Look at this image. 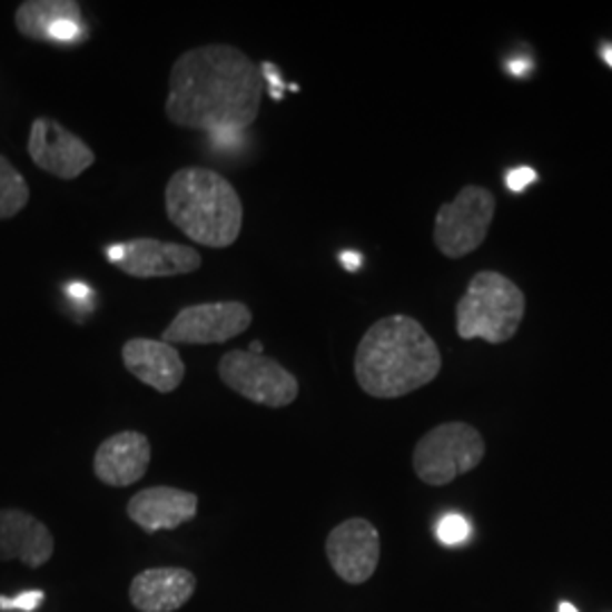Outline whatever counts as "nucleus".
Listing matches in <instances>:
<instances>
[{
	"label": "nucleus",
	"mask_w": 612,
	"mask_h": 612,
	"mask_svg": "<svg viewBox=\"0 0 612 612\" xmlns=\"http://www.w3.org/2000/svg\"><path fill=\"white\" fill-rule=\"evenodd\" d=\"M264 82L261 69L236 46L191 48L170 69L166 116L184 130L236 137L259 118Z\"/></svg>",
	"instance_id": "obj_1"
},
{
	"label": "nucleus",
	"mask_w": 612,
	"mask_h": 612,
	"mask_svg": "<svg viewBox=\"0 0 612 612\" xmlns=\"http://www.w3.org/2000/svg\"><path fill=\"white\" fill-rule=\"evenodd\" d=\"M443 371V354L426 329L408 316H386L367 329L354 354L361 391L397 399L432 384Z\"/></svg>",
	"instance_id": "obj_2"
},
{
	"label": "nucleus",
	"mask_w": 612,
	"mask_h": 612,
	"mask_svg": "<svg viewBox=\"0 0 612 612\" xmlns=\"http://www.w3.org/2000/svg\"><path fill=\"white\" fill-rule=\"evenodd\" d=\"M166 214L184 236L216 250L234 245L243 227L238 191L227 177L203 166L172 172L166 184Z\"/></svg>",
	"instance_id": "obj_3"
},
{
	"label": "nucleus",
	"mask_w": 612,
	"mask_h": 612,
	"mask_svg": "<svg viewBox=\"0 0 612 612\" xmlns=\"http://www.w3.org/2000/svg\"><path fill=\"white\" fill-rule=\"evenodd\" d=\"M524 312L526 299L515 282L495 270H481L456 304V332L463 340L502 345L517 334Z\"/></svg>",
	"instance_id": "obj_4"
},
{
	"label": "nucleus",
	"mask_w": 612,
	"mask_h": 612,
	"mask_svg": "<svg viewBox=\"0 0 612 612\" xmlns=\"http://www.w3.org/2000/svg\"><path fill=\"white\" fill-rule=\"evenodd\" d=\"M485 456V443L467 422H445L426 432L413 450V470L426 485H447L476 470Z\"/></svg>",
	"instance_id": "obj_5"
},
{
	"label": "nucleus",
	"mask_w": 612,
	"mask_h": 612,
	"mask_svg": "<svg viewBox=\"0 0 612 612\" xmlns=\"http://www.w3.org/2000/svg\"><path fill=\"white\" fill-rule=\"evenodd\" d=\"M220 382L236 395L266 408L290 406L299 395L293 373L266 354L231 349L218 363Z\"/></svg>",
	"instance_id": "obj_6"
},
{
	"label": "nucleus",
	"mask_w": 612,
	"mask_h": 612,
	"mask_svg": "<svg viewBox=\"0 0 612 612\" xmlns=\"http://www.w3.org/2000/svg\"><path fill=\"white\" fill-rule=\"evenodd\" d=\"M497 200L483 187L467 184L454 203H445L436 214L434 243L447 259L472 255L485 240L490 223L495 218Z\"/></svg>",
	"instance_id": "obj_7"
},
{
	"label": "nucleus",
	"mask_w": 612,
	"mask_h": 612,
	"mask_svg": "<svg viewBox=\"0 0 612 612\" xmlns=\"http://www.w3.org/2000/svg\"><path fill=\"white\" fill-rule=\"evenodd\" d=\"M253 325V312L238 299L191 304L164 329L161 340L170 345H218L245 334Z\"/></svg>",
	"instance_id": "obj_8"
},
{
	"label": "nucleus",
	"mask_w": 612,
	"mask_h": 612,
	"mask_svg": "<svg viewBox=\"0 0 612 612\" xmlns=\"http://www.w3.org/2000/svg\"><path fill=\"white\" fill-rule=\"evenodd\" d=\"M111 266L137 279L177 277L200 270L203 257L191 245L168 243L159 238H135L113 243L107 248Z\"/></svg>",
	"instance_id": "obj_9"
},
{
	"label": "nucleus",
	"mask_w": 612,
	"mask_h": 612,
	"mask_svg": "<svg viewBox=\"0 0 612 612\" xmlns=\"http://www.w3.org/2000/svg\"><path fill=\"white\" fill-rule=\"evenodd\" d=\"M325 554L338 579L349 585H361L377 572L382 556L379 531L371 520L349 517L332 529Z\"/></svg>",
	"instance_id": "obj_10"
},
{
	"label": "nucleus",
	"mask_w": 612,
	"mask_h": 612,
	"mask_svg": "<svg viewBox=\"0 0 612 612\" xmlns=\"http://www.w3.org/2000/svg\"><path fill=\"white\" fill-rule=\"evenodd\" d=\"M28 155L37 168L59 179H76L96 164V152L61 122L48 116L32 120Z\"/></svg>",
	"instance_id": "obj_11"
},
{
	"label": "nucleus",
	"mask_w": 612,
	"mask_h": 612,
	"mask_svg": "<svg viewBox=\"0 0 612 612\" xmlns=\"http://www.w3.org/2000/svg\"><path fill=\"white\" fill-rule=\"evenodd\" d=\"M152 447L141 432H120L102 441L93 456V474L109 487H128L150 467Z\"/></svg>",
	"instance_id": "obj_12"
},
{
	"label": "nucleus",
	"mask_w": 612,
	"mask_h": 612,
	"mask_svg": "<svg viewBox=\"0 0 612 612\" xmlns=\"http://www.w3.org/2000/svg\"><path fill=\"white\" fill-rule=\"evenodd\" d=\"M55 554L50 529L21 509H0V561H21L30 570L43 567Z\"/></svg>",
	"instance_id": "obj_13"
},
{
	"label": "nucleus",
	"mask_w": 612,
	"mask_h": 612,
	"mask_svg": "<svg viewBox=\"0 0 612 612\" xmlns=\"http://www.w3.org/2000/svg\"><path fill=\"white\" fill-rule=\"evenodd\" d=\"M120 354L132 377L164 395L177 391L187 375V365L175 345L161 338H130Z\"/></svg>",
	"instance_id": "obj_14"
},
{
	"label": "nucleus",
	"mask_w": 612,
	"mask_h": 612,
	"mask_svg": "<svg viewBox=\"0 0 612 612\" xmlns=\"http://www.w3.org/2000/svg\"><path fill=\"white\" fill-rule=\"evenodd\" d=\"M198 495L172 485H152L128 502V517L146 533L175 531L198 515Z\"/></svg>",
	"instance_id": "obj_15"
},
{
	"label": "nucleus",
	"mask_w": 612,
	"mask_h": 612,
	"mask_svg": "<svg viewBox=\"0 0 612 612\" xmlns=\"http://www.w3.org/2000/svg\"><path fill=\"white\" fill-rule=\"evenodd\" d=\"M198 579L184 567H150L130 583V603L139 612H175L196 594Z\"/></svg>",
	"instance_id": "obj_16"
},
{
	"label": "nucleus",
	"mask_w": 612,
	"mask_h": 612,
	"mask_svg": "<svg viewBox=\"0 0 612 612\" xmlns=\"http://www.w3.org/2000/svg\"><path fill=\"white\" fill-rule=\"evenodd\" d=\"M82 19V8L76 0H26L14 14L17 30L30 39L48 43L50 32L61 21Z\"/></svg>",
	"instance_id": "obj_17"
},
{
	"label": "nucleus",
	"mask_w": 612,
	"mask_h": 612,
	"mask_svg": "<svg viewBox=\"0 0 612 612\" xmlns=\"http://www.w3.org/2000/svg\"><path fill=\"white\" fill-rule=\"evenodd\" d=\"M30 203V187L26 177L0 155V220L14 218Z\"/></svg>",
	"instance_id": "obj_18"
},
{
	"label": "nucleus",
	"mask_w": 612,
	"mask_h": 612,
	"mask_svg": "<svg viewBox=\"0 0 612 612\" xmlns=\"http://www.w3.org/2000/svg\"><path fill=\"white\" fill-rule=\"evenodd\" d=\"M470 535V524L458 517V515H447L441 524H438V537L445 544H456L461 540H465Z\"/></svg>",
	"instance_id": "obj_19"
},
{
	"label": "nucleus",
	"mask_w": 612,
	"mask_h": 612,
	"mask_svg": "<svg viewBox=\"0 0 612 612\" xmlns=\"http://www.w3.org/2000/svg\"><path fill=\"white\" fill-rule=\"evenodd\" d=\"M46 599V594L41 590H30V592H21L14 599L0 596V610H23V612H34L37 605Z\"/></svg>",
	"instance_id": "obj_20"
},
{
	"label": "nucleus",
	"mask_w": 612,
	"mask_h": 612,
	"mask_svg": "<svg viewBox=\"0 0 612 612\" xmlns=\"http://www.w3.org/2000/svg\"><path fill=\"white\" fill-rule=\"evenodd\" d=\"M533 181H537V172L531 166H520L511 168L506 172V187L511 194H522L526 191Z\"/></svg>",
	"instance_id": "obj_21"
},
{
	"label": "nucleus",
	"mask_w": 612,
	"mask_h": 612,
	"mask_svg": "<svg viewBox=\"0 0 612 612\" xmlns=\"http://www.w3.org/2000/svg\"><path fill=\"white\" fill-rule=\"evenodd\" d=\"M340 261L347 270H356L361 266V255L358 253H343L340 255Z\"/></svg>",
	"instance_id": "obj_22"
},
{
	"label": "nucleus",
	"mask_w": 612,
	"mask_h": 612,
	"mask_svg": "<svg viewBox=\"0 0 612 612\" xmlns=\"http://www.w3.org/2000/svg\"><path fill=\"white\" fill-rule=\"evenodd\" d=\"M526 69H529V61L526 59H513V61H509V71L513 73V76H524L526 73Z\"/></svg>",
	"instance_id": "obj_23"
},
{
	"label": "nucleus",
	"mask_w": 612,
	"mask_h": 612,
	"mask_svg": "<svg viewBox=\"0 0 612 612\" xmlns=\"http://www.w3.org/2000/svg\"><path fill=\"white\" fill-rule=\"evenodd\" d=\"M601 57H603L605 65L612 69V46H610V43H605V46L601 48Z\"/></svg>",
	"instance_id": "obj_24"
},
{
	"label": "nucleus",
	"mask_w": 612,
	"mask_h": 612,
	"mask_svg": "<svg viewBox=\"0 0 612 612\" xmlns=\"http://www.w3.org/2000/svg\"><path fill=\"white\" fill-rule=\"evenodd\" d=\"M248 352H253V354H264V345H261L259 340H253V345H250Z\"/></svg>",
	"instance_id": "obj_25"
},
{
	"label": "nucleus",
	"mask_w": 612,
	"mask_h": 612,
	"mask_svg": "<svg viewBox=\"0 0 612 612\" xmlns=\"http://www.w3.org/2000/svg\"><path fill=\"white\" fill-rule=\"evenodd\" d=\"M561 612H576V608L572 603H567V601H563L561 603Z\"/></svg>",
	"instance_id": "obj_26"
}]
</instances>
